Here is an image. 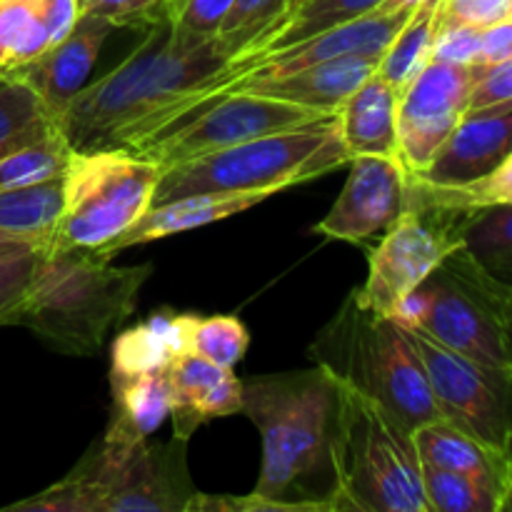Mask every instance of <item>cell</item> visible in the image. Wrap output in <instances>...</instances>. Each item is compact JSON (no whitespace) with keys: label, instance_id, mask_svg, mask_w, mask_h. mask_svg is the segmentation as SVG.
<instances>
[{"label":"cell","instance_id":"17","mask_svg":"<svg viewBox=\"0 0 512 512\" xmlns=\"http://www.w3.org/2000/svg\"><path fill=\"white\" fill-rule=\"evenodd\" d=\"M512 150V100L480 110H465L420 180L433 185H465L485 178Z\"/></svg>","mask_w":512,"mask_h":512},{"label":"cell","instance_id":"42","mask_svg":"<svg viewBox=\"0 0 512 512\" xmlns=\"http://www.w3.org/2000/svg\"><path fill=\"white\" fill-rule=\"evenodd\" d=\"M40 10H43V23L48 28L50 45L60 43L80 18L78 0H40Z\"/></svg>","mask_w":512,"mask_h":512},{"label":"cell","instance_id":"35","mask_svg":"<svg viewBox=\"0 0 512 512\" xmlns=\"http://www.w3.org/2000/svg\"><path fill=\"white\" fill-rule=\"evenodd\" d=\"M418 178V175H415ZM425 183V180H423ZM440 200L460 205V208H493V205H512V150L508 158L490 170L485 178L465 185H433L425 183Z\"/></svg>","mask_w":512,"mask_h":512},{"label":"cell","instance_id":"33","mask_svg":"<svg viewBox=\"0 0 512 512\" xmlns=\"http://www.w3.org/2000/svg\"><path fill=\"white\" fill-rule=\"evenodd\" d=\"M0 48L8 60L5 70L28 63L50 48L40 0H0Z\"/></svg>","mask_w":512,"mask_h":512},{"label":"cell","instance_id":"18","mask_svg":"<svg viewBox=\"0 0 512 512\" xmlns=\"http://www.w3.org/2000/svg\"><path fill=\"white\" fill-rule=\"evenodd\" d=\"M173 438L190 440L210 420L243 413V380L195 353H178L165 365Z\"/></svg>","mask_w":512,"mask_h":512},{"label":"cell","instance_id":"2","mask_svg":"<svg viewBox=\"0 0 512 512\" xmlns=\"http://www.w3.org/2000/svg\"><path fill=\"white\" fill-rule=\"evenodd\" d=\"M243 415L263 435L253 493L280 512H335V385L323 368L243 380Z\"/></svg>","mask_w":512,"mask_h":512},{"label":"cell","instance_id":"38","mask_svg":"<svg viewBox=\"0 0 512 512\" xmlns=\"http://www.w3.org/2000/svg\"><path fill=\"white\" fill-rule=\"evenodd\" d=\"M80 15H95L105 18L120 28V25L135 23H158L160 18H168L165 13V0H78Z\"/></svg>","mask_w":512,"mask_h":512},{"label":"cell","instance_id":"8","mask_svg":"<svg viewBox=\"0 0 512 512\" xmlns=\"http://www.w3.org/2000/svg\"><path fill=\"white\" fill-rule=\"evenodd\" d=\"M398 320L490 370L512 373V288L463 248L450 253L420 283Z\"/></svg>","mask_w":512,"mask_h":512},{"label":"cell","instance_id":"10","mask_svg":"<svg viewBox=\"0 0 512 512\" xmlns=\"http://www.w3.org/2000/svg\"><path fill=\"white\" fill-rule=\"evenodd\" d=\"M480 210L440 200L410 173L403 213L370 248V270L358 288L360 300L378 313L398 318L410 295L458 248Z\"/></svg>","mask_w":512,"mask_h":512},{"label":"cell","instance_id":"25","mask_svg":"<svg viewBox=\"0 0 512 512\" xmlns=\"http://www.w3.org/2000/svg\"><path fill=\"white\" fill-rule=\"evenodd\" d=\"M385 0H295L293 8L283 18V23L265 35L263 43L248 55V58L230 60V63H245V60H255L260 55L275 53L288 45L308 40L313 35L323 33V30L338 28V25L350 23V20L365 18V15L375 13L383 8Z\"/></svg>","mask_w":512,"mask_h":512},{"label":"cell","instance_id":"45","mask_svg":"<svg viewBox=\"0 0 512 512\" xmlns=\"http://www.w3.org/2000/svg\"><path fill=\"white\" fill-rule=\"evenodd\" d=\"M420 0H385L383 3V13H388V10H400V8H415Z\"/></svg>","mask_w":512,"mask_h":512},{"label":"cell","instance_id":"16","mask_svg":"<svg viewBox=\"0 0 512 512\" xmlns=\"http://www.w3.org/2000/svg\"><path fill=\"white\" fill-rule=\"evenodd\" d=\"M115 25L95 15H80L60 43L50 45L38 58L5 70V75L28 85L50 118H58L65 105L88 85L93 65Z\"/></svg>","mask_w":512,"mask_h":512},{"label":"cell","instance_id":"21","mask_svg":"<svg viewBox=\"0 0 512 512\" xmlns=\"http://www.w3.org/2000/svg\"><path fill=\"white\" fill-rule=\"evenodd\" d=\"M398 105L400 93L378 73H370L353 90L338 110L340 138L350 158H398Z\"/></svg>","mask_w":512,"mask_h":512},{"label":"cell","instance_id":"6","mask_svg":"<svg viewBox=\"0 0 512 512\" xmlns=\"http://www.w3.org/2000/svg\"><path fill=\"white\" fill-rule=\"evenodd\" d=\"M188 440L118 445L100 440L78 465L18 512H188L195 485L185 463Z\"/></svg>","mask_w":512,"mask_h":512},{"label":"cell","instance_id":"27","mask_svg":"<svg viewBox=\"0 0 512 512\" xmlns=\"http://www.w3.org/2000/svg\"><path fill=\"white\" fill-rule=\"evenodd\" d=\"M63 175L0 190V228L50 243L63 215Z\"/></svg>","mask_w":512,"mask_h":512},{"label":"cell","instance_id":"37","mask_svg":"<svg viewBox=\"0 0 512 512\" xmlns=\"http://www.w3.org/2000/svg\"><path fill=\"white\" fill-rule=\"evenodd\" d=\"M505 20H512V0H443L440 3V28H453V25L490 28Z\"/></svg>","mask_w":512,"mask_h":512},{"label":"cell","instance_id":"26","mask_svg":"<svg viewBox=\"0 0 512 512\" xmlns=\"http://www.w3.org/2000/svg\"><path fill=\"white\" fill-rule=\"evenodd\" d=\"M440 3L443 0H420L380 55L375 73L388 80L398 93H403L410 80L433 58V45L440 30Z\"/></svg>","mask_w":512,"mask_h":512},{"label":"cell","instance_id":"4","mask_svg":"<svg viewBox=\"0 0 512 512\" xmlns=\"http://www.w3.org/2000/svg\"><path fill=\"white\" fill-rule=\"evenodd\" d=\"M333 385L335 512H430L413 430L363 390Z\"/></svg>","mask_w":512,"mask_h":512},{"label":"cell","instance_id":"14","mask_svg":"<svg viewBox=\"0 0 512 512\" xmlns=\"http://www.w3.org/2000/svg\"><path fill=\"white\" fill-rule=\"evenodd\" d=\"M348 165V180L315 233L370 250L403 213L410 173L398 158L378 155H355Z\"/></svg>","mask_w":512,"mask_h":512},{"label":"cell","instance_id":"36","mask_svg":"<svg viewBox=\"0 0 512 512\" xmlns=\"http://www.w3.org/2000/svg\"><path fill=\"white\" fill-rule=\"evenodd\" d=\"M40 253L0 260V325H15V318H18L25 295H28Z\"/></svg>","mask_w":512,"mask_h":512},{"label":"cell","instance_id":"49","mask_svg":"<svg viewBox=\"0 0 512 512\" xmlns=\"http://www.w3.org/2000/svg\"><path fill=\"white\" fill-rule=\"evenodd\" d=\"M5 78V70L3 68H0V80H3Z\"/></svg>","mask_w":512,"mask_h":512},{"label":"cell","instance_id":"1","mask_svg":"<svg viewBox=\"0 0 512 512\" xmlns=\"http://www.w3.org/2000/svg\"><path fill=\"white\" fill-rule=\"evenodd\" d=\"M228 83L230 55L215 35L160 18L118 68L65 105L55 128L70 150H130L198 115Z\"/></svg>","mask_w":512,"mask_h":512},{"label":"cell","instance_id":"22","mask_svg":"<svg viewBox=\"0 0 512 512\" xmlns=\"http://www.w3.org/2000/svg\"><path fill=\"white\" fill-rule=\"evenodd\" d=\"M113 410L103 438L108 443L135 445L148 440L170 415V393L165 368L140 373L110 370Z\"/></svg>","mask_w":512,"mask_h":512},{"label":"cell","instance_id":"44","mask_svg":"<svg viewBox=\"0 0 512 512\" xmlns=\"http://www.w3.org/2000/svg\"><path fill=\"white\" fill-rule=\"evenodd\" d=\"M50 243L38 238H25V235L8 233V230L0 228V260L18 258V255H30L40 253V250H48Z\"/></svg>","mask_w":512,"mask_h":512},{"label":"cell","instance_id":"28","mask_svg":"<svg viewBox=\"0 0 512 512\" xmlns=\"http://www.w3.org/2000/svg\"><path fill=\"white\" fill-rule=\"evenodd\" d=\"M53 130L55 120L38 95L25 83L5 75L0 80V155L45 138Z\"/></svg>","mask_w":512,"mask_h":512},{"label":"cell","instance_id":"32","mask_svg":"<svg viewBox=\"0 0 512 512\" xmlns=\"http://www.w3.org/2000/svg\"><path fill=\"white\" fill-rule=\"evenodd\" d=\"M70 145L55 128L45 138L25 143L10 153L0 155V190L40 183V180L63 175L70 160Z\"/></svg>","mask_w":512,"mask_h":512},{"label":"cell","instance_id":"5","mask_svg":"<svg viewBox=\"0 0 512 512\" xmlns=\"http://www.w3.org/2000/svg\"><path fill=\"white\" fill-rule=\"evenodd\" d=\"M310 358L333 378L383 403L405 428L443 418L428 370L408 330L393 315L378 313L350 290L335 318L310 345Z\"/></svg>","mask_w":512,"mask_h":512},{"label":"cell","instance_id":"9","mask_svg":"<svg viewBox=\"0 0 512 512\" xmlns=\"http://www.w3.org/2000/svg\"><path fill=\"white\" fill-rule=\"evenodd\" d=\"M155 160L128 148L73 150L63 173V215L50 248H103L133 228L153 205Z\"/></svg>","mask_w":512,"mask_h":512},{"label":"cell","instance_id":"3","mask_svg":"<svg viewBox=\"0 0 512 512\" xmlns=\"http://www.w3.org/2000/svg\"><path fill=\"white\" fill-rule=\"evenodd\" d=\"M150 270V263L118 268L88 248L43 250L15 325L63 355H95L135 313Z\"/></svg>","mask_w":512,"mask_h":512},{"label":"cell","instance_id":"39","mask_svg":"<svg viewBox=\"0 0 512 512\" xmlns=\"http://www.w3.org/2000/svg\"><path fill=\"white\" fill-rule=\"evenodd\" d=\"M475 80L470 90L468 110L490 108V105L510 103L512 100V55L493 65H473Z\"/></svg>","mask_w":512,"mask_h":512},{"label":"cell","instance_id":"13","mask_svg":"<svg viewBox=\"0 0 512 512\" xmlns=\"http://www.w3.org/2000/svg\"><path fill=\"white\" fill-rule=\"evenodd\" d=\"M473 65L430 58L400 93L398 158L408 173H420L438 155L468 110Z\"/></svg>","mask_w":512,"mask_h":512},{"label":"cell","instance_id":"41","mask_svg":"<svg viewBox=\"0 0 512 512\" xmlns=\"http://www.w3.org/2000/svg\"><path fill=\"white\" fill-rule=\"evenodd\" d=\"M233 3L235 0H185L170 20L190 33L215 35Z\"/></svg>","mask_w":512,"mask_h":512},{"label":"cell","instance_id":"29","mask_svg":"<svg viewBox=\"0 0 512 512\" xmlns=\"http://www.w3.org/2000/svg\"><path fill=\"white\" fill-rule=\"evenodd\" d=\"M293 3L295 0H235L215 38L228 50L230 60L248 58L265 35L283 23Z\"/></svg>","mask_w":512,"mask_h":512},{"label":"cell","instance_id":"43","mask_svg":"<svg viewBox=\"0 0 512 512\" xmlns=\"http://www.w3.org/2000/svg\"><path fill=\"white\" fill-rule=\"evenodd\" d=\"M510 55H512V20L483 28V35H480L478 60H475V65L483 68V65L500 63V60L510 58Z\"/></svg>","mask_w":512,"mask_h":512},{"label":"cell","instance_id":"34","mask_svg":"<svg viewBox=\"0 0 512 512\" xmlns=\"http://www.w3.org/2000/svg\"><path fill=\"white\" fill-rule=\"evenodd\" d=\"M248 343V328L235 315H213V318L193 315V320H190L188 353L200 355L215 365L235 368L243 360Z\"/></svg>","mask_w":512,"mask_h":512},{"label":"cell","instance_id":"12","mask_svg":"<svg viewBox=\"0 0 512 512\" xmlns=\"http://www.w3.org/2000/svg\"><path fill=\"white\" fill-rule=\"evenodd\" d=\"M328 118L333 115L268 98V95L248 93V90H230L215 98L198 115L185 120L183 125L153 135L130 150L155 160L165 170L170 165L200 158V155L218 153V150L233 148V145L248 143L263 135L303 128V125Z\"/></svg>","mask_w":512,"mask_h":512},{"label":"cell","instance_id":"40","mask_svg":"<svg viewBox=\"0 0 512 512\" xmlns=\"http://www.w3.org/2000/svg\"><path fill=\"white\" fill-rule=\"evenodd\" d=\"M480 35H483V28H470V25L440 28L433 45V58L448 60V63L475 65L480 50Z\"/></svg>","mask_w":512,"mask_h":512},{"label":"cell","instance_id":"23","mask_svg":"<svg viewBox=\"0 0 512 512\" xmlns=\"http://www.w3.org/2000/svg\"><path fill=\"white\" fill-rule=\"evenodd\" d=\"M413 440L423 465L488 480L503 493L505 503L512 483V468L503 455L490 450L488 445H483L478 438H473L445 418L415 428Z\"/></svg>","mask_w":512,"mask_h":512},{"label":"cell","instance_id":"30","mask_svg":"<svg viewBox=\"0 0 512 512\" xmlns=\"http://www.w3.org/2000/svg\"><path fill=\"white\" fill-rule=\"evenodd\" d=\"M423 488L430 512H500L503 493L488 480L423 465Z\"/></svg>","mask_w":512,"mask_h":512},{"label":"cell","instance_id":"31","mask_svg":"<svg viewBox=\"0 0 512 512\" xmlns=\"http://www.w3.org/2000/svg\"><path fill=\"white\" fill-rule=\"evenodd\" d=\"M465 250L493 278L512 288V205L480 208L465 230Z\"/></svg>","mask_w":512,"mask_h":512},{"label":"cell","instance_id":"19","mask_svg":"<svg viewBox=\"0 0 512 512\" xmlns=\"http://www.w3.org/2000/svg\"><path fill=\"white\" fill-rule=\"evenodd\" d=\"M378 63L380 55H345V58L325 60V63L273 75V78L240 80L230 90H248V93H260L285 100V103L320 110V113L338 115L340 105L370 73H375Z\"/></svg>","mask_w":512,"mask_h":512},{"label":"cell","instance_id":"7","mask_svg":"<svg viewBox=\"0 0 512 512\" xmlns=\"http://www.w3.org/2000/svg\"><path fill=\"white\" fill-rule=\"evenodd\" d=\"M350 163L338 115L170 165L153 205L208 193H280Z\"/></svg>","mask_w":512,"mask_h":512},{"label":"cell","instance_id":"46","mask_svg":"<svg viewBox=\"0 0 512 512\" xmlns=\"http://www.w3.org/2000/svg\"><path fill=\"white\" fill-rule=\"evenodd\" d=\"M185 0H165V13H168V18H173L175 13L180 10V5H183Z\"/></svg>","mask_w":512,"mask_h":512},{"label":"cell","instance_id":"15","mask_svg":"<svg viewBox=\"0 0 512 512\" xmlns=\"http://www.w3.org/2000/svg\"><path fill=\"white\" fill-rule=\"evenodd\" d=\"M410 13H413V8L388 10V13L375 10V13L365 15V18L323 30V33L313 35V38L300 40V43L275 50V53L260 55L255 60H245V63H230V83L223 90V95L240 80L273 78V75L293 73V70L325 63V60L345 58V55H383Z\"/></svg>","mask_w":512,"mask_h":512},{"label":"cell","instance_id":"48","mask_svg":"<svg viewBox=\"0 0 512 512\" xmlns=\"http://www.w3.org/2000/svg\"><path fill=\"white\" fill-rule=\"evenodd\" d=\"M5 65H8V60H5V53H3V48H0V68L5 70Z\"/></svg>","mask_w":512,"mask_h":512},{"label":"cell","instance_id":"11","mask_svg":"<svg viewBox=\"0 0 512 512\" xmlns=\"http://www.w3.org/2000/svg\"><path fill=\"white\" fill-rule=\"evenodd\" d=\"M400 323L423 358L443 418L503 455L512 468V373L483 368L420 325Z\"/></svg>","mask_w":512,"mask_h":512},{"label":"cell","instance_id":"47","mask_svg":"<svg viewBox=\"0 0 512 512\" xmlns=\"http://www.w3.org/2000/svg\"><path fill=\"white\" fill-rule=\"evenodd\" d=\"M500 512H512V485L508 490V498H505V503H503V510H500Z\"/></svg>","mask_w":512,"mask_h":512},{"label":"cell","instance_id":"24","mask_svg":"<svg viewBox=\"0 0 512 512\" xmlns=\"http://www.w3.org/2000/svg\"><path fill=\"white\" fill-rule=\"evenodd\" d=\"M193 313H158L145 323L125 330L113 343V373L160 370L178 353L188 350Z\"/></svg>","mask_w":512,"mask_h":512},{"label":"cell","instance_id":"20","mask_svg":"<svg viewBox=\"0 0 512 512\" xmlns=\"http://www.w3.org/2000/svg\"><path fill=\"white\" fill-rule=\"evenodd\" d=\"M268 198L270 193H208L150 205L148 213L133 228H128L103 248H95V253L103 260H113L120 250L130 248V245L153 243V240L170 238V235L188 233V230L233 218V215L245 213V210L255 208V205Z\"/></svg>","mask_w":512,"mask_h":512}]
</instances>
